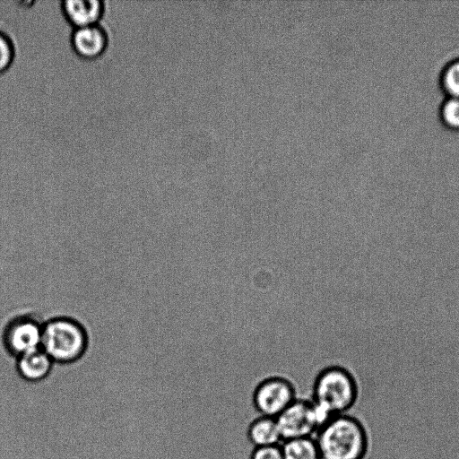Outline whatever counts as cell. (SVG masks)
<instances>
[{"instance_id":"cell-1","label":"cell","mask_w":459,"mask_h":459,"mask_svg":"<svg viewBox=\"0 0 459 459\" xmlns=\"http://www.w3.org/2000/svg\"><path fill=\"white\" fill-rule=\"evenodd\" d=\"M314 437L321 459H364L368 448L367 429L351 412L334 415Z\"/></svg>"},{"instance_id":"cell-2","label":"cell","mask_w":459,"mask_h":459,"mask_svg":"<svg viewBox=\"0 0 459 459\" xmlns=\"http://www.w3.org/2000/svg\"><path fill=\"white\" fill-rule=\"evenodd\" d=\"M88 345L87 331L74 318L56 316L43 323L40 348L56 365L77 363L85 355Z\"/></svg>"},{"instance_id":"cell-3","label":"cell","mask_w":459,"mask_h":459,"mask_svg":"<svg viewBox=\"0 0 459 459\" xmlns=\"http://www.w3.org/2000/svg\"><path fill=\"white\" fill-rule=\"evenodd\" d=\"M359 396V385L352 372L346 367L332 366L316 376L310 399L337 415L351 412Z\"/></svg>"},{"instance_id":"cell-4","label":"cell","mask_w":459,"mask_h":459,"mask_svg":"<svg viewBox=\"0 0 459 459\" xmlns=\"http://www.w3.org/2000/svg\"><path fill=\"white\" fill-rule=\"evenodd\" d=\"M297 398L293 383L274 376L257 384L252 394V405L259 415L276 418Z\"/></svg>"},{"instance_id":"cell-5","label":"cell","mask_w":459,"mask_h":459,"mask_svg":"<svg viewBox=\"0 0 459 459\" xmlns=\"http://www.w3.org/2000/svg\"><path fill=\"white\" fill-rule=\"evenodd\" d=\"M43 323L33 315H20L4 326L2 342L7 353L17 359L40 348Z\"/></svg>"},{"instance_id":"cell-6","label":"cell","mask_w":459,"mask_h":459,"mask_svg":"<svg viewBox=\"0 0 459 459\" xmlns=\"http://www.w3.org/2000/svg\"><path fill=\"white\" fill-rule=\"evenodd\" d=\"M281 442L314 437L320 423L311 399L298 397L276 418Z\"/></svg>"},{"instance_id":"cell-7","label":"cell","mask_w":459,"mask_h":459,"mask_svg":"<svg viewBox=\"0 0 459 459\" xmlns=\"http://www.w3.org/2000/svg\"><path fill=\"white\" fill-rule=\"evenodd\" d=\"M72 45L81 56L94 58L100 56L106 49L108 35L98 23L78 27L72 34Z\"/></svg>"},{"instance_id":"cell-8","label":"cell","mask_w":459,"mask_h":459,"mask_svg":"<svg viewBox=\"0 0 459 459\" xmlns=\"http://www.w3.org/2000/svg\"><path fill=\"white\" fill-rule=\"evenodd\" d=\"M54 366L53 360L41 348L18 357L14 363L18 376L30 383H39L46 379Z\"/></svg>"},{"instance_id":"cell-9","label":"cell","mask_w":459,"mask_h":459,"mask_svg":"<svg viewBox=\"0 0 459 459\" xmlns=\"http://www.w3.org/2000/svg\"><path fill=\"white\" fill-rule=\"evenodd\" d=\"M63 12L75 28L96 24L104 12L101 0H65Z\"/></svg>"},{"instance_id":"cell-10","label":"cell","mask_w":459,"mask_h":459,"mask_svg":"<svg viewBox=\"0 0 459 459\" xmlns=\"http://www.w3.org/2000/svg\"><path fill=\"white\" fill-rule=\"evenodd\" d=\"M247 438L254 447L281 444L276 419L263 415L255 418L247 426Z\"/></svg>"},{"instance_id":"cell-11","label":"cell","mask_w":459,"mask_h":459,"mask_svg":"<svg viewBox=\"0 0 459 459\" xmlns=\"http://www.w3.org/2000/svg\"><path fill=\"white\" fill-rule=\"evenodd\" d=\"M283 459H321L314 437L286 440L281 443Z\"/></svg>"},{"instance_id":"cell-12","label":"cell","mask_w":459,"mask_h":459,"mask_svg":"<svg viewBox=\"0 0 459 459\" xmlns=\"http://www.w3.org/2000/svg\"><path fill=\"white\" fill-rule=\"evenodd\" d=\"M442 84L448 97L459 98V60L446 66Z\"/></svg>"},{"instance_id":"cell-13","label":"cell","mask_w":459,"mask_h":459,"mask_svg":"<svg viewBox=\"0 0 459 459\" xmlns=\"http://www.w3.org/2000/svg\"><path fill=\"white\" fill-rule=\"evenodd\" d=\"M441 117L448 126L459 128V98H447L442 106Z\"/></svg>"},{"instance_id":"cell-14","label":"cell","mask_w":459,"mask_h":459,"mask_svg":"<svg viewBox=\"0 0 459 459\" xmlns=\"http://www.w3.org/2000/svg\"><path fill=\"white\" fill-rule=\"evenodd\" d=\"M14 57V47L11 38L0 30V74L6 71Z\"/></svg>"},{"instance_id":"cell-15","label":"cell","mask_w":459,"mask_h":459,"mask_svg":"<svg viewBox=\"0 0 459 459\" xmlns=\"http://www.w3.org/2000/svg\"><path fill=\"white\" fill-rule=\"evenodd\" d=\"M249 459H283L281 444L254 447Z\"/></svg>"}]
</instances>
